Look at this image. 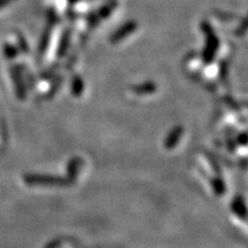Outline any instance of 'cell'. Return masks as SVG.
Masks as SVG:
<instances>
[{"label": "cell", "mask_w": 248, "mask_h": 248, "mask_svg": "<svg viewBox=\"0 0 248 248\" xmlns=\"http://www.w3.org/2000/svg\"><path fill=\"white\" fill-rule=\"evenodd\" d=\"M201 30H202L207 36V48L206 51H204V58H206L207 60H213L214 54H215L216 49L218 48L219 45L218 38H217L215 31L213 30L212 26H210L207 21H203V22L201 23Z\"/></svg>", "instance_id": "6da1fadb"}, {"label": "cell", "mask_w": 248, "mask_h": 248, "mask_svg": "<svg viewBox=\"0 0 248 248\" xmlns=\"http://www.w3.org/2000/svg\"><path fill=\"white\" fill-rule=\"evenodd\" d=\"M136 29H137V22H136V21H128V22L124 23L123 26H121L119 29L111 35L110 37L111 43L121 42V40L126 38L129 35H131Z\"/></svg>", "instance_id": "7a4b0ae2"}, {"label": "cell", "mask_w": 248, "mask_h": 248, "mask_svg": "<svg viewBox=\"0 0 248 248\" xmlns=\"http://www.w3.org/2000/svg\"><path fill=\"white\" fill-rule=\"evenodd\" d=\"M116 7H117L116 0H108V1H106L104 5L99 7V9L97 11L98 16L100 17V20H105V18H107L114 11H115Z\"/></svg>", "instance_id": "3957f363"}, {"label": "cell", "mask_w": 248, "mask_h": 248, "mask_svg": "<svg viewBox=\"0 0 248 248\" xmlns=\"http://www.w3.org/2000/svg\"><path fill=\"white\" fill-rule=\"evenodd\" d=\"M70 35H71V30L68 28L63 31V33H62V37H61V40H60V47H59V54L63 53V52H66V49L68 47V44H69V40H70Z\"/></svg>", "instance_id": "277c9868"}, {"label": "cell", "mask_w": 248, "mask_h": 248, "mask_svg": "<svg viewBox=\"0 0 248 248\" xmlns=\"http://www.w3.org/2000/svg\"><path fill=\"white\" fill-rule=\"evenodd\" d=\"M100 17L98 16L97 12H90V13L86 15V22H88V26L90 29H93L94 27H97L99 22H100Z\"/></svg>", "instance_id": "5b68a950"}, {"label": "cell", "mask_w": 248, "mask_h": 248, "mask_svg": "<svg viewBox=\"0 0 248 248\" xmlns=\"http://www.w3.org/2000/svg\"><path fill=\"white\" fill-rule=\"evenodd\" d=\"M46 17H47V23L48 26L53 27L59 22V15L57 12L54 11L53 8H49L47 12H46Z\"/></svg>", "instance_id": "8992f818"}, {"label": "cell", "mask_w": 248, "mask_h": 248, "mask_svg": "<svg viewBox=\"0 0 248 248\" xmlns=\"http://www.w3.org/2000/svg\"><path fill=\"white\" fill-rule=\"evenodd\" d=\"M214 14H215L216 16L219 18V20H226V21H229V20H233V18L237 17L234 14L226 13V12H222V11H216Z\"/></svg>", "instance_id": "52a82bcc"}, {"label": "cell", "mask_w": 248, "mask_h": 248, "mask_svg": "<svg viewBox=\"0 0 248 248\" xmlns=\"http://www.w3.org/2000/svg\"><path fill=\"white\" fill-rule=\"evenodd\" d=\"M12 1H14V0H0V7H2V6L7 5V4H9V2H12Z\"/></svg>", "instance_id": "ba28073f"}, {"label": "cell", "mask_w": 248, "mask_h": 248, "mask_svg": "<svg viewBox=\"0 0 248 248\" xmlns=\"http://www.w3.org/2000/svg\"><path fill=\"white\" fill-rule=\"evenodd\" d=\"M68 1H69V4L70 5H75L77 1H78V0H68Z\"/></svg>", "instance_id": "9c48e42d"}]
</instances>
